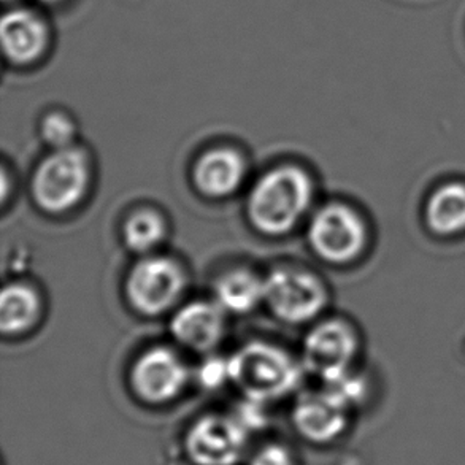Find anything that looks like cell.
Segmentation results:
<instances>
[{
  "label": "cell",
  "instance_id": "6",
  "mask_svg": "<svg viewBox=\"0 0 465 465\" xmlns=\"http://www.w3.org/2000/svg\"><path fill=\"white\" fill-rule=\"evenodd\" d=\"M309 243L326 262L345 264L358 258L365 248L367 231L352 208L341 203H329L320 208L310 220Z\"/></svg>",
  "mask_w": 465,
  "mask_h": 465
},
{
  "label": "cell",
  "instance_id": "20",
  "mask_svg": "<svg viewBox=\"0 0 465 465\" xmlns=\"http://www.w3.org/2000/svg\"><path fill=\"white\" fill-rule=\"evenodd\" d=\"M252 465H292L291 454L288 450L278 445H272L261 451V453L252 460Z\"/></svg>",
  "mask_w": 465,
  "mask_h": 465
},
{
  "label": "cell",
  "instance_id": "9",
  "mask_svg": "<svg viewBox=\"0 0 465 465\" xmlns=\"http://www.w3.org/2000/svg\"><path fill=\"white\" fill-rule=\"evenodd\" d=\"M245 443L239 422L224 416H205L189 430L186 448L197 465H233Z\"/></svg>",
  "mask_w": 465,
  "mask_h": 465
},
{
  "label": "cell",
  "instance_id": "2",
  "mask_svg": "<svg viewBox=\"0 0 465 465\" xmlns=\"http://www.w3.org/2000/svg\"><path fill=\"white\" fill-rule=\"evenodd\" d=\"M227 359L231 381L252 401L284 396L302 378V365L297 364L290 352L265 341H250Z\"/></svg>",
  "mask_w": 465,
  "mask_h": 465
},
{
  "label": "cell",
  "instance_id": "7",
  "mask_svg": "<svg viewBox=\"0 0 465 465\" xmlns=\"http://www.w3.org/2000/svg\"><path fill=\"white\" fill-rule=\"evenodd\" d=\"M188 365L167 346H153L140 354L131 369V384L143 402L165 403L182 394L188 384Z\"/></svg>",
  "mask_w": 465,
  "mask_h": 465
},
{
  "label": "cell",
  "instance_id": "18",
  "mask_svg": "<svg viewBox=\"0 0 465 465\" xmlns=\"http://www.w3.org/2000/svg\"><path fill=\"white\" fill-rule=\"evenodd\" d=\"M40 135L51 150H64L75 146L76 126L63 112H53L40 123Z\"/></svg>",
  "mask_w": 465,
  "mask_h": 465
},
{
  "label": "cell",
  "instance_id": "14",
  "mask_svg": "<svg viewBox=\"0 0 465 465\" xmlns=\"http://www.w3.org/2000/svg\"><path fill=\"white\" fill-rule=\"evenodd\" d=\"M214 302L226 313L246 314L264 302V278L237 267L223 273L213 284Z\"/></svg>",
  "mask_w": 465,
  "mask_h": 465
},
{
  "label": "cell",
  "instance_id": "4",
  "mask_svg": "<svg viewBox=\"0 0 465 465\" xmlns=\"http://www.w3.org/2000/svg\"><path fill=\"white\" fill-rule=\"evenodd\" d=\"M186 283V273L175 259L163 254L142 256L127 273V301L139 313L159 316L175 307Z\"/></svg>",
  "mask_w": 465,
  "mask_h": 465
},
{
  "label": "cell",
  "instance_id": "17",
  "mask_svg": "<svg viewBox=\"0 0 465 465\" xmlns=\"http://www.w3.org/2000/svg\"><path fill=\"white\" fill-rule=\"evenodd\" d=\"M123 239L127 250L139 256L154 254L167 239V223L156 210L139 208L124 223Z\"/></svg>",
  "mask_w": 465,
  "mask_h": 465
},
{
  "label": "cell",
  "instance_id": "8",
  "mask_svg": "<svg viewBox=\"0 0 465 465\" xmlns=\"http://www.w3.org/2000/svg\"><path fill=\"white\" fill-rule=\"evenodd\" d=\"M358 351V339L345 321H322L303 341V369L326 383L350 371Z\"/></svg>",
  "mask_w": 465,
  "mask_h": 465
},
{
  "label": "cell",
  "instance_id": "19",
  "mask_svg": "<svg viewBox=\"0 0 465 465\" xmlns=\"http://www.w3.org/2000/svg\"><path fill=\"white\" fill-rule=\"evenodd\" d=\"M197 378L205 388H220L224 381H231L229 359L208 358L197 371Z\"/></svg>",
  "mask_w": 465,
  "mask_h": 465
},
{
  "label": "cell",
  "instance_id": "12",
  "mask_svg": "<svg viewBox=\"0 0 465 465\" xmlns=\"http://www.w3.org/2000/svg\"><path fill=\"white\" fill-rule=\"evenodd\" d=\"M246 178V163L232 148H213L203 153L194 163L193 180L201 194L224 199L235 194Z\"/></svg>",
  "mask_w": 465,
  "mask_h": 465
},
{
  "label": "cell",
  "instance_id": "11",
  "mask_svg": "<svg viewBox=\"0 0 465 465\" xmlns=\"http://www.w3.org/2000/svg\"><path fill=\"white\" fill-rule=\"evenodd\" d=\"M5 57L15 65H31L50 46V27L31 8H15L6 13L0 27Z\"/></svg>",
  "mask_w": 465,
  "mask_h": 465
},
{
  "label": "cell",
  "instance_id": "13",
  "mask_svg": "<svg viewBox=\"0 0 465 465\" xmlns=\"http://www.w3.org/2000/svg\"><path fill=\"white\" fill-rule=\"evenodd\" d=\"M345 403L331 391L310 392L297 402L294 422L299 432L309 440L329 441L345 429Z\"/></svg>",
  "mask_w": 465,
  "mask_h": 465
},
{
  "label": "cell",
  "instance_id": "21",
  "mask_svg": "<svg viewBox=\"0 0 465 465\" xmlns=\"http://www.w3.org/2000/svg\"><path fill=\"white\" fill-rule=\"evenodd\" d=\"M42 4H46V5H59V4H63L65 0H40Z\"/></svg>",
  "mask_w": 465,
  "mask_h": 465
},
{
  "label": "cell",
  "instance_id": "15",
  "mask_svg": "<svg viewBox=\"0 0 465 465\" xmlns=\"http://www.w3.org/2000/svg\"><path fill=\"white\" fill-rule=\"evenodd\" d=\"M42 316V299L31 284H5L0 297V329L6 337L29 332Z\"/></svg>",
  "mask_w": 465,
  "mask_h": 465
},
{
  "label": "cell",
  "instance_id": "16",
  "mask_svg": "<svg viewBox=\"0 0 465 465\" xmlns=\"http://www.w3.org/2000/svg\"><path fill=\"white\" fill-rule=\"evenodd\" d=\"M426 221L439 235H454L465 231V184L450 183L430 195Z\"/></svg>",
  "mask_w": 465,
  "mask_h": 465
},
{
  "label": "cell",
  "instance_id": "3",
  "mask_svg": "<svg viewBox=\"0 0 465 465\" xmlns=\"http://www.w3.org/2000/svg\"><path fill=\"white\" fill-rule=\"evenodd\" d=\"M89 186L91 163L88 154L76 146L53 150L34 170L32 199L46 213H65L86 197Z\"/></svg>",
  "mask_w": 465,
  "mask_h": 465
},
{
  "label": "cell",
  "instance_id": "1",
  "mask_svg": "<svg viewBox=\"0 0 465 465\" xmlns=\"http://www.w3.org/2000/svg\"><path fill=\"white\" fill-rule=\"evenodd\" d=\"M313 193V182L302 167L280 165L254 183L246 199V216L258 232L286 235L309 213Z\"/></svg>",
  "mask_w": 465,
  "mask_h": 465
},
{
  "label": "cell",
  "instance_id": "10",
  "mask_svg": "<svg viewBox=\"0 0 465 465\" xmlns=\"http://www.w3.org/2000/svg\"><path fill=\"white\" fill-rule=\"evenodd\" d=\"M226 312L218 303L194 301L183 305L170 320V333L178 345L207 352L220 345L226 332Z\"/></svg>",
  "mask_w": 465,
  "mask_h": 465
},
{
  "label": "cell",
  "instance_id": "5",
  "mask_svg": "<svg viewBox=\"0 0 465 465\" xmlns=\"http://www.w3.org/2000/svg\"><path fill=\"white\" fill-rule=\"evenodd\" d=\"M264 284V303L286 324L316 320L327 305L324 284L310 272L282 267L272 271Z\"/></svg>",
  "mask_w": 465,
  "mask_h": 465
}]
</instances>
